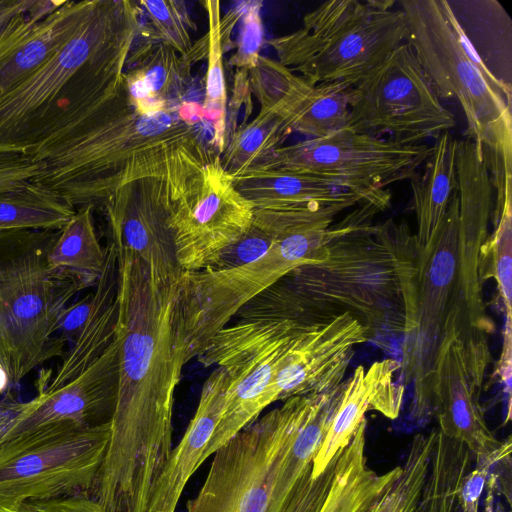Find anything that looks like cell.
Returning a JSON list of instances; mask_svg holds the SVG:
<instances>
[{
	"label": "cell",
	"instance_id": "cell-1",
	"mask_svg": "<svg viewBox=\"0 0 512 512\" xmlns=\"http://www.w3.org/2000/svg\"><path fill=\"white\" fill-rule=\"evenodd\" d=\"M115 251L117 399L106 453L89 495L101 512H146L151 489L172 451L174 393L186 364L180 276H165Z\"/></svg>",
	"mask_w": 512,
	"mask_h": 512
},
{
	"label": "cell",
	"instance_id": "cell-2",
	"mask_svg": "<svg viewBox=\"0 0 512 512\" xmlns=\"http://www.w3.org/2000/svg\"><path fill=\"white\" fill-rule=\"evenodd\" d=\"M388 207L363 201L341 219L325 257L282 278L308 308L324 316H355L371 337L403 334L405 281L401 262L382 223L374 217Z\"/></svg>",
	"mask_w": 512,
	"mask_h": 512
},
{
	"label": "cell",
	"instance_id": "cell-3",
	"mask_svg": "<svg viewBox=\"0 0 512 512\" xmlns=\"http://www.w3.org/2000/svg\"><path fill=\"white\" fill-rule=\"evenodd\" d=\"M405 42L437 97L457 101L501 203L512 190L509 100L468 48L445 0H401Z\"/></svg>",
	"mask_w": 512,
	"mask_h": 512
},
{
	"label": "cell",
	"instance_id": "cell-4",
	"mask_svg": "<svg viewBox=\"0 0 512 512\" xmlns=\"http://www.w3.org/2000/svg\"><path fill=\"white\" fill-rule=\"evenodd\" d=\"M253 224L273 238L261 257L229 270L182 272L179 277L185 363L251 299L294 269L321 261L341 228V220L331 224L302 212L274 209H255Z\"/></svg>",
	"mask_w": 512,
	"mask_h": 512
},
{
	"label": "cell",
	"instance_id": "cell-5",
	"mask_svg": "<svg viewBox=\"0 0 512 512\" xmlns=\"http://www.w3.org/2000/svg\"><path fill=\"white\" fill-rule=\"evenodd\" d=\"M58 232L0 231V369L9 385L64 353L57 333L71 299L84 288L48 265Z\"/></svg>",
	"mask_w": 512,
	"mask_h": 512
},
{
	"label": "cell",
	"instance_id": "cell-6",
	"mask_svg": "<svg viewBox=\"0 0 512 512\" xmlns=\"http://www.w3.org/2000/svg\"><path fill=\"white\" fill-rule=\"evenodd\" d=\"M459 199L455 191L429 243L420 248L406 223L393 234V246L405 281V326L400 376L412 387L410 415L416 421L432 416L436 362L458 297Z\"/></svg>",
	"mask_w": 512,
	"mask_h": 512
},
{
	"label": "cell",
	"instance_id": "cell-7",
	"mask_svg": "<svg viewBox=\"0 0 512 512\" xmlns=\"http://www.w3.org/2000/svg\"><path fill=\"white\" fill-rule=\"evenodd\" d=\"M388 0H331L303 18L300 29L268 41L278 62L310 85L352 86L405 42L403 10Z\"/></svg>",
	"mask_w": 512,
	"mask_h": 512
},
{
	"label": "cell",
	"instance_id": "cell-8",
	"mask_svg": "<svg viewBox=\"0 0 512 512\" xmlns=\"http://www.w3.org/2000/svg\"><path fill=\"white\" fill-rule=\"evenodd\" d=\"M234 318L196 356L204 367L223 369L228 381L223 412L205 459L274 403L273 382L282 356L299 334L331 317L305 307L288 316Z\"/></svg>",
	"mask_w": 512,
	"mask_h": 512
},
{
	"label": "cell",
	"instance_id": "cell-9",
	"mask_svg": "<svg viewBox=\"0 0 512 512\" xmlns=\"http://www.w3.org/2000/svg\"><path fill=\"white\" fill-rule=\"evenodd\" d=\"M322 394L294 396L244 427L212 455L186 512H271L288 453Z\"/></svg>",
	"mask_w": 512,
	"mask_h": 512
},
{
	"label": "cell",
	"instance_id": "cell-10",
	"mask_svg": "<svg viewBox=\"0 0 512 512\" xmlns=\"http://www.w3.org/2000/svg\"><path fill=\"white\" fill-rule=\"evenodd\" d=\"M109 437L110 422L63 420L0 440V512H17L27 501L89 494Z\"/></svg>",
	"mask_w": 512,
	"mask_h": 512
},
{
	"label": "cell",
	"instance_id": "cell-11",
	"mask_svg": "<svg viewBox=\"0 0 512 512\" xmlns=\"http://www.w3.org/2000/svg\"><path fill=\"white\" fill-rule=\"evenodd\" d=\"M143 11L130 0H94L70 39L29 77L0 98V155L15 154L44 111L90 62L133 44Z\"/></svg>",
	"mask_w": 512,
	"mask_h": 512
},
{
	"label": "cell",
	"instance_id": "cell-12",
	"mask_svg": "<svg viewBox=\"0 0 512 512\" xmlns=\"http://www.w3.org/2000/svg\"><path fill=\"white\" fill-rule=\"evenodd\" d=\"M432 152L347 127L322 138L282 145L250 170L291 172L336 181L368 199L390 205L388 186L409 180Z\"/></svg>",
	"mask_w": 512,
	"mask_h": 512
},
{
	"label": "cell",
	"instance_id": "cell-13",
	"mask_svg": "<svg viewBox=\"0 0 512 512\" xmlns=\"http://www.w3.org/2000/svg\"><path fill=\"white\" fill-rule=\"evenodd\" d=\"M454 126L406 42L352 86L347 128L357 133L416 145Z\"/></svg>",
	"mask_w": 512,
	"mask_h": 512
},
{
	"label": "cell",
	"instance_id": "cell-14",
	"mask_svg": "<svg viewBox=\"0 0 512 512\" xmlns=\"http://www.w3.org/2000/svg\"><path fill=\"white\" fill-rule=\"evenodd\" d=\"M254 205L233 185L220 160L203 170L201 188L181 197L170 216L175 255L182 272L203 270L245 235Z\"/></svg>",
	"mask_w": 512,
	"mask_h": 512
},
{
	"label": "cell",
	"instance_id": "cell-15",
	"mask_svg": "<svg viewBox=\"0 0 512 512\" xmlns=\"http://www.w3.org/2000/svg\"><path fill=\"white\" fill-rule=\"evenodd\" d=\"M198 190H184L158 177L120 186L103 205L111 242L161 274L179 277L170 216L181 197Z\"/></svg>",
	"mask_w": 512,
	"mask_h": 512
},
{
	"label": "cell",
	"instance_id": "cell-16",
	"mask_svg": "<svg viewBox=\"0 0 512 512\" xmlns=\"http://www.w3.org/2000/svg\"><path fill=\"white\" fill-rule=\"evenodd\" d=\"M371 339L369 329L349 312L309 327L280 360L273 382L274 402L323 394L340 386L356 346Z\"/></svg>",
	"mask_w": 512,
	"mask_h": 512
},
{
	"label": "cell",
	"instance_id": "cell-17",
	"mask_svg": "<svg viewBox=\"0 0 512 512\" xmlns=\"http://www.w3.org/2000/svg\"><path fill=\"white\" fill-rule=\"evenodd\" d=\"M455 167L459 199L458 296L472 327L487 336L492 331V324L484 308L478 259L489 235L494 189L489 171L472 139L457 140Z\"/></svg>",
	"mask_w": 512,
	"mask_h": 512
},
{
	"label": "cell",
	"instance_id": "cell-18",
	"mask_svg": "<svg viewBox=\"0 0 512 512\" xmlns=\"http://www.w3.org/2000/svg\"><path fill=\"white\" fill-rule=\"evenodd\" d=\"M119 341L115 335L106 350L79 376L62 387L40 393L12 406L0 424V440L47 425L71 420L87 426L111 421L116 405Z\"/></svg>",
	"mask_w": 512,
	"mask_h": 512
},
{
	"label": "cell",
	"instance_id": "cell-19",
	"mask_svg": "<svg viewBox=\"0 0 512 512\" xmlns=\"http://www.w3.org/2000/svg\"><path fill=\"white\" fill-rule=\"evenodd\" d=\"M467 321L455 306L436 362L433 410L444 435L462 442L474 458L493 453L501 445L489 429L479 398L482 386L469 372L460 332Z\"/></svg>",
	"mask_w": 512,
	"mask_h": 512
},
{
	"label": "cell",
	"instance_id": "cell-20",
	"mask_svg": "<svg viewBox=\"0 0 512 512\" xmlns=\"http://www.w3.org/2000/svg\"><path fill=\"white\" fill-rule=\"evenodd\" d=\"M94 0H36L0 29V98L29 77L75 33Z\"/></svg>",
	"mask_w": 512,
	"mask_h": 512
},
{
	"label": "cell",
	"instance_id": "cell-21",
	"mask_svg": "<svg viewBox=\"0 0 512 512\" xmlns=\"http://www.w3.org/2000/svg\"><path fill=\"white\" fill-rule=\"evenodd\" d=\"M398 361L386 358L368 367L357 366L343 381L341 397L322 445L312 462V476L325 470L329 462L345 448L365 414L374 410L389 419H396L401 411L405 387L397 382Z\"/></svg>",
	"mask_w": 512,
	"mask_h": 512
},
{
	"label": "cell",
	"instance_id": "cell-22",
	"mask_svg": "<svg viewBox=\"0 0 512 512\" xmlns=\"http://www.w3.org/2000/svg\"><path fill=\"white\" fill-rule=\"evenodd\" d=\"M227 376L217 367L204 382L196 412L156 479L146 512H175L191 476L205 459L207 445L223 412Z\"/></svg>",
	"mask_w": 512,
	"mask_h": 512
},
{
	"label": "cell",
	"instance_id": "cell-23",
	"mask_svg": "<svg viewBox=\"0 0 512 512\" xmlns=\"http://www.w3.org/2000/svg\"><path fill=\"white\" fill-rule=\"evenodd\" d=\"M197 56L182 57L168 45L148 38L132 47L123 75L140 113L159 112L183 102L191 81L190 65Z\"/></svg>",
	"mask_w": 512,
	"mask_h": 512
},
{
	"label": "cell",
	"instance_id": "cell-24",
	"mask_svg": "<svg viewBox=\"0 0 512 512\" xmlns=\"http://www.w3.org/2000/svg\"><path fill=\"white\" fill-rule=\"evenodd\" d=\"M106 250L105 265L94 286L90 313L74 342L62 354L54 375L49 372L46 384L38 388V394L52 392L75 379L115 338L118 321L117 257L112 243Z\"/></svg>",
	"mask_w": 512,
	"mask_h": 512
},
{
	"label": "cell",
	"instance_id": "cell-25",
	"mask_svg": "<svg viewBox=\"0 0 512 512\" xmlns=\"http://www.w3.org/2000/svg\"><path fill=\"white\" fill-rule=\"evenodd\" d=\"M471 52L512 101V19L496 0H445Z\"/></svg>",
	"mask_w": 512,
	"mask_h": 512
},
{
	"label": "cell",
	"instance_id": "cell-26",
	"mask_svg": "<svg viewBox=\"0 0 512 512\" xmlns=\"http://www.w3.org/2000/svg\"><path fill=\"white\" fill-rule=\"evenodd\" d=\"M238 192L255 208L280 209L314 205L379 202L345 188L340 183L311 175L273 170H249L231 177Z\"/></svg>",
	"mask_w": 512,
	"mask_h": 512
},
{
	"label": "cell",
	"instance_id": "cell-27",
	"mask_svg": "<svg viewBox=\"0 0 512 512\" xmlns=\"http://www.w3.org/2000/svg\"><path fill=\"white\" fill-rule=\"evenodd\" d=\"M457 140L447 131L435 138L424 170L410 179L412 208L416 214L417 244L425 247L442 221L448 203L457 191L455 154Z\"/></svg>",
	"mask_w": 512,
	"mask_h": 512
},
{
	"label": "cell",
	"instance_id": "cell-28",
	"mask_svg": "<svg viewBox=\"0 0 512 512\" xmlns=\"http://www.w3.org/2000/svg\"><path fill=\"white\" fill-rule=\"evenodd\" d=\"M366 419L339 454L329 493L320 512H361L397 475L400 465L378 474L367 462Z\"/></svg>",
	"mask_w": 512,
	"mask_h": 512
},
{
	"label": "cell",
	"instance_id": "cell-29",
	"mask_svg": "<svg viewBox=\"0 0 512 512\" xmlns=\"http://www.w3.org/2000/svg\"><path fill=\"white\" fill-rule=\"evenodd\" d=\"M351 89L344 82L303 83L283 100L288 132L315 139L347 127Z\"/></svg>",
	"mask_w": 512,
	"mask_h": 512
},
{
	"label": "cell",
	"instance_id": "cell-30",
	"mask_svg": "<svg viewBox=\"0 0 512 512\" xmlns=\"http://www.w3.org/2000/svg\"><path fill=\"white\" fill-rule=\"evenodd\" d=\"M92 210L91 206L77 209L47 252L49 267L74 278L84 289L96 285L106 261V248L97 237Z\"/></svg>",
	"mask_w": 512,
	"mask_h": 512
},
{
	"label": "cell",
	"instance_id": "cell-31",
	"mask_svg": "<svg viewBox=\"0 0 512 512\" xmlns=\"http://www.w3.org/2000/svg\"><path fill=\"white\" fill-rule=\"evenodd\" d=\"M473 459L474 455L462 442L437 430L418 512H464L459 492Z\"/></svg>",
	"mask_w": 512,
	"mask_h": 512
},
{
	"label": "cell",
	"instance_id": "cell-32",
	"mask_svg": "<svg viewBox=\"0 0 512 512\" xmlns=\"http://www.w3.org/2000/svg\"><path fill=\"white\" fill-rule=\"evenodd\" d=\"M77 209L65 198L30 182L0 192V231L61 230Z\"/></svg>",
	"mask_w": 512,
	"mask_h": 512
},
{
	"label": "cell",
	"instance_id": "cell-33",
	"mask_svg": "<svg viewBox=\"0 0 512 512\" xmlns=\"http://www.w3.org/2000/svg\"><path fill=\"white\" fill-rule=\"evenodd\" d=\"M289 135L278 105L261 107L255 118L235 129L219 156L220 164L231 177L241 175L282 146Z\"/></svg>",
	"mask_w": 512,
	"mask_h": 512
},
{
	"label": "cell",
	"instance_id": "cell-34",
	"mask_svg": "<svg viewBox=\"0 0 512 512\" xmlns=\"http://www.w3.org/2000/svg\"><path fill=\"white\" fill-rule=\"evenodd\" d=\"M437 430L414 436L397 475L361 512H418Z\"/></svg>",
	"mask_w": 512,
	"mask_h": 512
},
{
	"label": "cell",
	"instance_id": "cell-35",
	"mask_svg": "<svg viewBox=\"0 0 512 512\" xmlns=\"http://www.w3.org/2000/svg\"><path fill=\"white\" fill-rule=\"evenodd\" d=\"M208 20L207 72L202 117L212 126L211 145L219 156L226 146L228 96L223 65L220 2H203Z\"/></svg>",
	"mask_w": 512,
	"mask_h": 512
},
{
	"label": "cell",
	"instance_id": "cell-36",
	"mask_svg": "<svg viewBox=\"0 0 512 512\" xmlns=\"http://www.w3.org/2000/svg\"><path fill=\"white\" fill-rule=\"evenodd\" d=\"M494 229L482 245L478 259L481 284L493 278L502 299L506 322L512 323V197L493 214Z\"/></svg>",
	"mask_w": 512,
	"mask_h": 512
},
{
	"label": "cell",
	"instance_id": "cell-37",
	"mask_svg": "<svg viewBox=\"0 0 512 512\" xmlns=\"http://www.w3.org/2000/svg\"><path fill=\"white\" fill-rule=\"evenodd\" d=\"M142 11L147 14L150 26L141 27L148 39L164 43L174 49L180 56L200 55L197 43L196 49L192 42V34L196 30L186 3L176 0H140Z\"/></svg>",
	"mask_w": 512,
	"mask_h": 512
},
{
	"label": "cell",
	"instance_id": "cell-38",
	"mask_svg": "<svg viewBox=\"0 0 512 512\" xmlns=\"http://www.w3.org/2000/svg\"><path fill=\"white\" fill-rule=\"evenodd\" d=\"M262 4L258 0L241 1L236 51L229 59V64L237 70L250 72L258 64L264 42Z\"/></svg>",
	"mask_w": 512,
	"mask_h": 512
},
{
	"label": "cell",
	"instance_id": "cell-39",
	"mask_svg": "<svg viewBox=\"0 0 512 512\" xmlns=\"http://www.w3.org/2000/svg\"><path fill=\"white\" fill-rule=\"evenodd\" d=\"M340 452L318 476H312V466L308 468L283 512H320L329 493Z\"/></svg>",
	"mask_w": 512,
	"mask_h": 512
},
{
	"label": "cell",
	"instance_id": "cell-40",
	"mask_svg": "<svg viewBox=\"0 0 512 512\" xmlns=\"http://www.w3.org/2000/svg\"><path fill=\"white\" fill-rule=\"evenodd\" d=\"M511 454V440L508 438L493 453L474 458L475 466L462 480L459 500L464 512H479L480 499L495 463Z\"/></svg>",
	"mask_w": 512,
	"mask_h": 512
},
{
	"label": "cell",
	"instance_id": "cell-41",
	"mask_svg": "<svg viewBox=\"0 0 512 512\" xmlns=\"http://www.w3.org/2000/svg\"><path fill=\"white\" fill-rule=\"evenodd\" d=\"M272 241V236L252 224L245 235L228 246L205 270L223 271L248 264L261 257L269 249Z\"/></svg>",
	"mask_w": 512,
	"mask_h": 512
},
{
	"label": "cell",
	"instance_id": "cell-42",
	"mask_svg": "<svg viewBox=\"0 0 512 512\" xmlns=\"http://www.w3.org/2000/svg\"><path fill=\"white\" fill-rule=\"evenodd\" d=\"M43 165L23 155H0V192L13 190L36 181Z\"/></svg>",
	"mask_w": 512,
	"mask_h": 512
},
{
	"label": "cell",
	"instance_id": "cell-43",
	"mask_svg": "<svg viewBox=\"0 0 512 512\" xmlns=\"http://www.w3.org/2000/svg\"><path fill=\"white\" fill-rule=\"evenodd\" d=\"M17 512H101L98 503L87 493L25 502Z\"/></svg>",
	"mask_w": 512,
	"mask_h": 512
},
{
	"label": "cell",
	"instance_id": "cell-44",
	"mask_svg": "<svg viewBox=\"0 0 512 512\" xmlns=\"http://www.w3.org/2000/svg\"><path fill=\"white\" fill-rule=\"evenodd\" d=\"M486 498L484 504V512H497L495 507V491L497 488V483L492 475L489 474L487 483H486Z\"/></svg>",
	"mask_w": 512,
	"mask_h": 512
},
{
	"label": "cell",
	"instance_id": "cell-45",
	"mask_svg": "<svg viewBox=\"0 0 512 512\" xmlns=\"http://www.w3.org/2000/svg\"><path fill=\"white\" fill-rule=\"evenodd\" d=\"M0 436H1V432H0Z\"/></svg>",
	"mask_w": 512,
	"mask_h": 512
}]
</instances>
